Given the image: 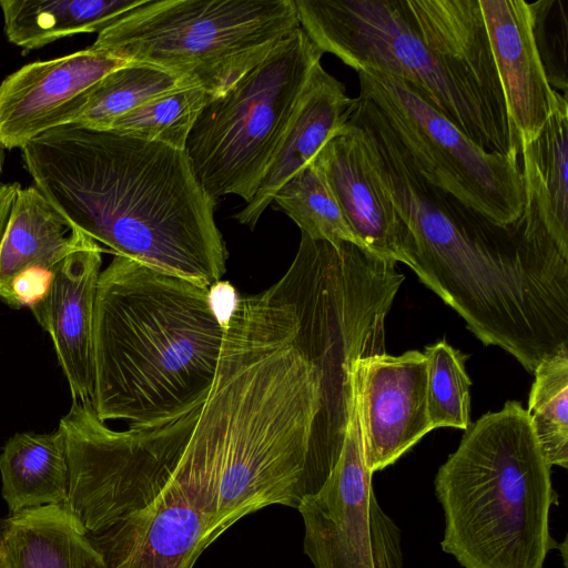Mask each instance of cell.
I'll use <instances>...</instances> for the list:
<instances>
[{"instance_id":"obj_14","label":"cell","mask_w":568,"mask_h":568,"mask_svg":"<svg viewBox=\"0 0 568 568\" xmlns=\"http://www.w3.org/2000/svg\"><path fill=\"white\" fill-rule=\"evenodd\" d=\"M426 44L464 91L520 146L506 103L478 0H406Z\"/></svg>"},{"instance_id":"obj_15","label":"cell","mask_w":568,"mask_h":568,"mask_svg":"<svg viewBox=\"0 0 568 568\" xmlns=\"http://www.w3.org/2000/svg\"><path fill=\"white\" fill-rule=\"evenodd\" d=\"M478 1L507 114L523 146L544 128L560 93L547 80L532 34L528 2Z\"/></svg>"},{"instance_id":"obj_5","label":"cell","mask_w":568,"mask_h":568,"mask_svg":"<svg viewBox=\"0 0 568 568\" xmlns=\"http://www.w3.org/2000/svg\"><path fill=\"white\" fill-rule=\"evenodd\" d=\"M300 27L294 0H146L90 47L224 94Z\"/></svg>"},{"instance_id":"obj_7","label":"cell","mask_w":568,"mask_h":568,"mask_svg":"<svg viewBox=\"0 0 568 568\" xmlns=\"http://www.w3.org/2000/svg\"><path fill=\"white\" fill-rule=\"evenodd\" d=\"M300 27L322 50L357 72L406 82L486 150L518 160L520 148L464 91L420 36L406 0H294Z\"/></svg>"},{"instance_id":"obj_1","label":"cell","mask_w":568,"mask_h":568,"mask_svg":"<svg viewBox=\"0 0 568 568\" xmlns=\"http://www.w3.org/2000/svg\"><path fill=\"white\" fill-rule=\"evenodd\" d=\"M42 194L115 255L210 287L226 271L215 203L185 150L65 124L21 149Z\"/></svg>"},{"instance_id":"obj_29","label":"cell","mask_w":568,"mask_h":568,"mask_svg":"<svg viewBox=\"0 0 568 568\" xmlns=\"http://www.w3.org/2000/svg\"><path fill=\"white\" fill-rule=\"evenodd\" d=\"M20 187L21 186L19 183H3L0 189V240L8 222L12 204Z\"/></svg>"},{"instance_id":"obj_16","label":"cell","mask_w":568,"mask_h":568,"mask_svg":"<svg viewBox=\"0 0 568 568\" xmlns=\"http://www.w3.org/2000/svg\"><path fill=\"white\" fill-rule=\"evenodd\" d=\"M353 103L345 85L318 64L273 152L252 200L235 215L253 230L275 192L312 162L345 125Z\"/></svg>"},{"instance_id":"obj_28","label":"cell","mask_w":568,"mask_h":568,"mask_svg":"<svg viewBox=\"0 0 568 568\" xmlns=\"http://www.w3.org/2000/svg\"><path fill=\"white\" fill-rule=\"evenodd\" d=\"M240 295L226 281H217L209 287V301L216 318L226 327L234 313Z\"/></svg>"},{"instance_id":"obj_6","label":"cell","mask_w":568,"mask_h":568,"mask_svg":"<svg viewBox=\"0 0 568 568\" xmlns=\"http://www.w3.org/2000/svg\"><path fill=\"white\" fill-rule=\"evenodd\" d=\"M323 52L301 27L290 32L224 94L207 102L186 141L200 185L216 204L248 203Z\"/></svg>"},{"instance_id":"obj_9","label":"cell","mask_w":568,"mask_h":568,"mask_svg":"<svg viewBox=\"0 0 568 568\" xmlns=\"http://www.w3.org/2000/svg\"><path fill=\"white\" fill-rule=\"evenodd\" d=\"M354 395L339 459L322 488L297 507L314 568H403L400 531L377 503Z\"/></svg>"},{"instance_id":"obj_3","label":"cell","mask_w":568,"mask_h":568,"mask_svg":"<svg viewBox=\"0 0 568 568\" xmlns=\"http://www.w3.org/2000/svg\"><path fill=\"white\" fill-rule=\"evenodd\" d=\"M69 466L63 505L103 568H193L211 545L201 514L170 477L156 428L114 430L91 404L60 419Z\"/></svg>"},{"instance_id":"obj_23","label":"cell","mask_w":568,"mask_h":568,"mask_svg":"<svg viewBox=\"0 0 568 568\" xmlns=\"http://www.w3.org/2000/svg\"><path fill=\"white\" fill-rule=\"evenodd\" d=\"M180 87L178 77L153 65L130 63L101 79L71 124L108 131L121 116L150 99Z\"/></svg>"},{"instance_id":"obj_19","label":"cell","mask_w":568,"mask_h":568,"mask_svg":"<svg viewBox=\"0 0 568 568\" xmlns=\"http://www.w3.org/2000/svg\"><path fill=\"white\" fill-rule=\"evenodd\" d=\"M525 209L534 210L560 252L568 257V102L557 106L540 132L523 144Z\"/></svg>"},{"instance_id":"obj_8","label":"cell","mask_w":568,"mask_h":568,"mask_svg":"<svg viewBox=\"0 0 568 568\" xmlns=\"http://www.w3.org/2000/svg\"><path fill=\"white\" fill-rule=\"evenodd\" d=\"M357 73L359 95L377 109L425 181L498 227L520 221L525 190L518 160L477 145L403 80Z\"/></svg>"},{"instance_id":"obj_13","label":"cell","mask_w":568,"mask_h":568,"mask_svg":"<svg viewBox=\"0 0 568 568\" xmlns=\"http://www.w3.org/2000/svg\"><path fill=\"white\" fill-rule=\"evenodd\" d=\"M102 248L91 237L53 270L44 293L29 305L50 335L72 399L92 404L93 329Z\"/></svg>"},{"instance_id":"obj_27","label":"cell","mask_w":568,"mask_h":568,"mask_svg":"<svg viewBox=\"0 0 568 568\" xmlns=\"http://www.w3.org/2000/svg\"><path fill=\"white\" fill-rule=\"evenodd\" d=\"M531 29L547 80L567 97L568 1L528 2Z\"/></svg>"},{"instance_id":"obj_24","label":"cell","mask_w":568,"mask_h":568,"mask_svg":"<svg viewBox=\"0 0 568 568\" xmlns=\"http://www.w3.org/2000/svg\"><path fill=\"white\" fill-rule=\"evenodd\" d=\"M528 416L550 466L568 467V345L536 367Z\"/></svg>"},{"instance_id":"obj_4","label":"cell","mask_w":568,"mask_h":568,"mask_svg":"<svg viewBox=\"0 0 568 568\" xmlns=\"http://www.w3.org/2000/svg\"><path fill=\"white\" fill-rule=\"evenodd\" d=\"M435 493L442 548L464 568H544L558 547L549 530L551 466L519 402L469 425L439 467Z\"/></svg>"},{"instance_id":"obj_30","label":"cell","mask_w":568,"mask_h":568,"mask_svg":"<svg viewBox=\"0 0 568 568\" xmlns=\"http://www.w3.org/2000/svg\"><path fill=\"white\" fill-rule=\"evenodd\" d=\"M1 169H2V151H1V144H0V174H1ZM2 185H3V183H0V189Z\"/></svg>"},{"instance_id":"obj_22","label":"cell","mask_w":568,"mask_h":568,"mask_svg":"<svg viewBox=\"0 0 568 568\" xmlns=\"http://www.w3.org/2000/svg\"><path fill=\"white\" fill-rule=\"evenodd\" d=\"M312 240L362 247L321 166L313 160L274 194L273 201ZM363 248V247H362Z\"/></svg>"},{"instance_id":"obj_18","label":"cell","mask_w":568,"mask_h":568,"mask_svg":"<svg viewBox=\"0 0 568 568\" xmlns=\"http://www.w3.org/2000/svg\"><path fill=\"white\" fill-rule=\"evenodd\" d=\"M79 519L64 506L28 508L0 519V568H103Z\"/></svg>"},{"instance_id":"obj_12","label":"cell","mask_w":568,"mask_h":568,"mask_svg":"<svg viewBox=\"0 0 568 568\" xmlns=\"http://www.w3.org/2000/svg\"><path fill=\"white\" fill-rule=\"evenodd\" d=\"M314 161L323 170L361 246L381 258L410 267V233L379 183L363 130L347 119Z\"/></svg>"},{"instance_id":"obj_11","label":"cell","mask_w":568,"mask_h":568,"mask_svg":"<svg viewBox=\"0 0 568 568\" xmlns=\"http://www.w3.org/2000/svg\"><path fill=\"white\" fill-rule=\"evenodd\" d=\"M132 62L88 48L28 63L0 84V144L21 149L54 128L71 124L95 84Z\"/></svg>"},{"instance_id":"obj_26","label":"cell","mask_w":568,"mask_h":568,"mask_svg":"<svg viewBox=\"0 0 568 568\" xmlns=\"http://www.w3.org/2000/svg\"><path fill=\"white\" fill-rule=\"evenodd\" d=\"M427 361V409L433 429L469 425L471 382L465 369L467 356L439 341L425 347Z\"/></svg>"},{"instance_id":"obj_20","label":"cell","mask_w":568,"mask_h":568,"mask_svg":"<svg viewBox=\"0 0 568 568\" xmlns=\"http://www.w3.org/2000/svg\"><path fill=\"white\" fill-rule=\"evenodd\" d=\"M1 495L9 515L68 499L69 466L62 433H17L0 453Z\"/></svg>"},{"instance_id":"obj_2","label":"cell","mask_w":568,"mask_h":568,"mask_svg":"<svg viewBox=\"0 0 568 568\" xmlns=\"http://www.w3.org/2000/svg\"><path fill=\"white\" fill-rule=\"evenodd\" d=\"M225 328L209 287L115 255L95 296L98 417L144 430L191 413L212 387Z\"/></svg>"},{"instance_id":"obj_17","label":"cell","mask_w":568,"mask_h":568,"mask_svg":"<svg viewBox=\"0 0 568 568\" xmlns=\"http://www.w3.org/2000/svg\"><path fill=\"white\" fill-rule=\"evenodd\" d=\"M89 239L37 186L20 187L0 240V298L14 308L13 285L22 274L52 272Z\"/></svg>"},{"instance_id":"obj_21","label":"cell","mask_w":568,"mask_h":568,"mask_svg":"<svg viewBox=\"0 0 568 568\" xmlns=\"http://www.w3.org/2000/svg\"><path fill=\"white\" fill-rule=\"evenodd\" d=\"M146 0H1L7 39L24 50L78 33L101 32Z\"/></svg>"},{"instance_id":"obj_25","label":"cell","mask_w":568,"mask_h":568,"mask_svg":"<svg viewBox=\"0 0 568 568\" xmlns=\"http://www.w3.org/2000/svg\"><path fill=\"white\" fill-rule=\"evenodd\" d=\"M212 99L203 89L180 87L131 110L108 131L185 150L197 116Z\"/></svg>"},{"instance_id":"obj_10","label":"cell","mask_w":568,"mask_h":568,"mask_svg":"<svg viewBox=\"0 0 568 568\" xmlns=\"http://www.w3.org/2000/svg\"><path fill=\"white\" fill-rule=\"evenodd\" d=\"M354 395L367 469L393 465L433 430L427 409V361L424 353H382L358 359Z\"/></svg>"}]
</instances>
